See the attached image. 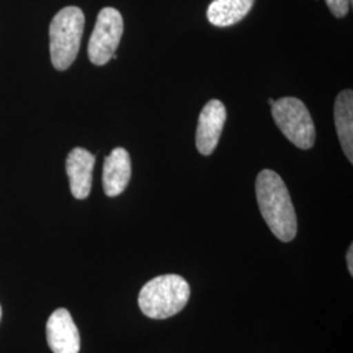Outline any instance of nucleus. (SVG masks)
<instances>
[{"label": "nucleus", "instance_id": "f257e3e1", "mask_svg": "<svg viewBox=\"0 0 353 353\" xmlns=\"http://www.w3.org/2000/svg\"><path fill=\"white\" fill-rule=\"evenodd\" d=\"M256 201L274 236L290 242L297 234V217L284 181L274 170H262L255 182Z\"/></svg>", "mask_w": 353, "mask_h": 353}, {"label": "nucleus", "instance_id": "f03ea898", "mask_svg": "<svg viewBox=\"0 0 353 353\" xmlns=\"http://www.w3.org/2000/svg\"><path fill=\"white\" fill-rule=\"evenodd\" d=\"M189 283L179 275H161L150 280L139 293L140 310L152 319L176 316L189 303Z\"/></svg>", "mask_w": 353, "mask_h": 353}, {"label": "nucleus", "instance_id": "7ed1b4c3", "mask_svg": "<svg viewBox=\"0 0 353 353\" xmlns=\"http://www.w3.org/2000/svg\"><path fill=\"white\" fill-rule=\"evenodd\" d=\"M85 17L79 7H65L57 13L50 24L51 63L65 71L75 62L84 32Z\"/></svg>", "mask_w": 353, "mask_h": 353}, {"label": "nucleus", "instance_id": "20e7f679", "mask_svg": "<svg viewBox=\"0 0 353 353\" xmlns=\"http://www.w3.org/2000/svg\"><path fill=\"white\" fill-rule=\"evenodd\" d=\"M272 117L284 137L301 150H310L316 143V126L301 100L283 97L272 105Z\"/></svg>", "mask_w": 353, "mask_h": 353}, {"label": "nucleus", "instance_id": "39448f33", "mask_svg": "<svg viewBox=\"0 0 353 353\" xmlns=\"http://www.w3.org/2000/svg\"><path fill=\"white\" fill-rule=\"evenodd\" d=\"M123 34L122 14L113 7H106L99 13L94 30L88 43L89 61L96 65H105L115 57Z\"/></svg>", "mask_w": 353, "mask_h": 353}, {"label": "nucleus", "instance_id": "423d86ee", "mask_svg": "<svg viewBox=\"0 0 353 353\" xmlns=\"http://www.w3.org/2000/svg\"><path fill=\"white\" fill-rule=\"evenodd\" d=\"M227 119L224 103L219 100H211L203 108L196 128V148L204 156L212 154L221 137Z\"/></svg>", "mask_w": 353, "mask_h": 353}, {"label": "nucleus", "instance_id": "0eeeda50", "mask_svg": "<svg viewBox=\"0 0 353 353\" xmlns=\"http://www.w3.org/2000/svg\"><path fill=\"white\" fill-rule=\"evenodd\" d=\"M46 339L52 353H79L80 334L67 309H57L49 316Z\"/></svg>", "mask_w": 353, "mask_h": 353}, {"label": "nucleus", "instance_id": "6e6552de", "mask_svg": "<svg viewBox=\"0 0 353 353\" xmlns=\"http://www.w3.org/2000/svg\"><path fill=\"white\" fill-rule=\"evenodd\" d=\"M96 157L84 148H74L65 160L71 194L76 199H87L92 190Z\"/></svg>", "mask_w": 353, "mask_h": 353}, {"label": "nucleus", "instance_id": "1a4fd4ad", "mask_svg": "<svg viewBox=\"0 0 353 353\" xmlns=\"http://www.w3.org/2000/svg\"><path fill=\"white\" fill-rule=\"evenodd\" d=\"M131 179V159L125 148H115L105 159L102 186L108 196L121 195Z\"/></svg>", "mask_w": 353, "mask_h": 353}, {"label": "nucleus", "instance_id": "9d476101", "mask_svg": "<svg viewBox=\"0 0 353 353\" xmlns=\"http://www.w3.org/2000/svg\"><path fill=\"white\" fill-rule=\"evenodd\" d=\"M335 127L341 148L348 161H353V92L345 89L341 92L334 106Z\"/></svg>", "mask_w": 353, "mask_h": 353}, {"label": "nucleus", "instance_id": "9b49d317", "mask_svg": "<svg viewBox=\"0 0 353 353\" xmlns=\"http://www.w3.org/2000/svg\"><path fill=\"white\" fill-rule=\"evenodd\" d=\"M255 0H212L207 19L214 26L227 28L240 23L252 11Z\"/></svg>", "mask_w": 353, "mask_h": 353}, {"label": "nucleus", "instance_id": "f8f14e48", "mask_svg": "<svg viewBox=\"0 0 353 353\" xmlns=\"http://www.w3.org/2000/svg\"><path fill=\"white\" fill-rule=\"evenodd\" d=\"M326 4L335 17L341 19L350 12L352 0H326Z\"/></svg>", "mask_w": 353, "mask_h": 353}, {"label": "nucleus", "instance_id": "ddd939ff", "mask_svg": "<svg viewBox=\"0 0 353 353\" xmlns=\"http://www.w3.org/2000/svg\"><path fill=\"white\" fill-rule=\"evenodd\" d=\"M347 265H348V271H350V275H353V246L351 245L348 252H347Z\"/></svg>", "mask_w": 353, "mask_h": 353}, {"label": "nucleus", "instance_id": "4468645a", "mask_svg": "<svg viewBox=\"0 0 353 353\" xmlns=\"http://www.w3.org/2000/svg\"><path fill=\"white\" fill-rule=\"evenodd\" d=\"M274 100H272V99H268V103H270V105H271V106H272V105H274Z\"/></svg>", "mask_w": 353, "mask_h": 353}, {"label": "nucleus", "instance_id": "2eb2a0df", "mask_svg": "<svg viewBox=\"0 0 353 353\" xmlns=\"http://www.w3.org/2000/svg\"><path fill=\"white\" fill-rule=\"evenodd\" d=\"M0 321H1V306H0Z\"/></svg>", "mask_w": 353, "mask_h": 353}]
</instances>
